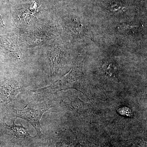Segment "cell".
<instances>
[{
    "mask_svg": "<svg viewBox=\"0 0 147 147\" xmlns=\"http://www.w3.org/2000/svg\"><path fill=\"white\" fill-rule=\"evenodd\" d=\"M7 127L10 129L13 135L17 138L24 139L30 136L27 128L24 127L22 125H16L14 121L12 125H8Z\"/></svg>",
    "mask_w": 147,
    "mask_h": 147,
    "instance_id": "5",
    "label": "cell"
},
{
    "mask_svg": "<svg viewBox=\"0 0 147 147\" xmlns=\"http://www.w3.org/2000/svg\"><path fill=\"white\" fill-rule=\"evenodd\" d=\"M45 102L31 105L28 107L27 105L22 110H14L16 117L24 119L30 123L35 129L37 135L39 137L42 135L40 130V120L42 115L51 108Z\"/></svg>",
    "mask_w": 147,
    "mask_h": 147,
    "instance_id": "2",
    "label": "cell"
},
{
    "mask_svg": "<svg viewBox=\"0 0 147 147\" xmlns=\"http://www.w3.org/2000/svg\"><path fill=\"white\" fill-rule=\"evenodd\" d=\"M84 59L80 57L76 59L74 67L65 75L49 86L33 92L37 93H56L68 89H76L83 91L84 73L83 71Z\"/></svg>",
    "mask_w": 147,
    "mask_h": 147,
    "instance_id": "1",
    "label": "cell"
},
{
    "mask_svg": "<svg viewBox=\"0 0 147 147\" xmlns=\"http://www.w3.org/2000/svg\"><path fill=\"white\" fill-rule=\"evenodd\" d=\"M0 42L4 48L20 58L21 52L17 43V40L11 35L0 36Z\"/></svg>",
    "mask_w": 147,
    "mask_h": 147,
    "instance_id": "4",
    "label": "cell"
},
{
    "mask_svg": "<svg viewBox=\"0 0 147 147\" xmlns=\"http://www.w3.org/2000/svg\"><path fill=\"white\" fill-rule=\"evenodd\" d=\"M118 112L122 115L127 117H131L133 115L132 111L129 108L123 107L118 108L117 109Z\"/></svg>",
    "mask_w": 147,
    "mask_h": 147,
    "instance_id": "7",
    "label": "cell"
},
{
    "mask_svg": "<svg viewBox=\"0 0 147 147\" xmlns=\"http://www.w3.org/2000/svg\"><path fill=\"white\" fill-rule=\"evenodd\" d=\"M4 26V25L3 23L1 15H0V28H1V27H3Z\"/></svg>",
    "mask_w": 147,
    "mask_h": 147,
    "instance_id": "8",
    "label": "cell"
},
{
    "mask_svg": "<svg viewBox=\"0 0 147 147\" xmlns=\"http://www.w3.org/2000/svg\"><path fill=\"white\" fill-rule=\"evenodd\" d=\"M22 87L17 82L7 80L0 83V99L3 101H14L16 95L22 91Z\"/></svg>",
    "mask_w": 147,
    "mask_h": 147,
    "instance_id": "3",
    "label": "cell"
},
{
    "mask_svg": "<svg viewBox=\"0 0 147 147\" xmlns=\"http://www.w3.org/2000/svg\"><path fill=\"white\" fill-rule=\"evenodd\" d=\"M74 147H97V146L90 143L87 139L83 137L79 138Z\"/></svg>",
    "mask_w": 147,
    "mask_h": 147,
    "instance_id": "6",
    "label": "cell"
}]
</instances>
